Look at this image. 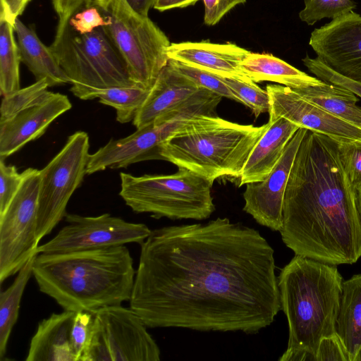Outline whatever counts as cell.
<instances>
[{"label":"cell","instance_id":"cell-1","mask_svg":"<svg viewBox=\"0 0 361 361\" xmlns=\"http://www.w3.org/2000/svg\"><path fill=\"white\" fill-rule=\"evenodd\" d=\"M274 254L258 231L228 218L154 229L130 307L149 328L257 334L281 310Z\"/></svg>","mask_w":361,"mask_h":361},{"label":"cell","instance_id":"cell-2","mask_svg":"<svg viewBox=\"0 0 361 361\" xmlns=\"http://www.w3.org/2000/svg\"><path fill=\"white\" fill-rule=\"evenodd\" d=\"M279 231L295 255L353 264L361 257L355 190L343 168L338 141L307 130L287 181Z\"/></svg>","mask_w":361,"mask_h":361},{"label":"cell","instance_id":"cell-3","mask_svg":"<svg viewBox=\"0 0 361 361\" xmlns=\"http://www.w3.org/2000/svg\"><path fill=\"white\" fill-rule=\"evenodd\" d=\"M136 271L126 245L39 253L32 266L39 290L64 310L94 312L129 301Z\"/></svg>","mask_w":361,"mask_h":361},{"label":"cell","instance_id":"cell-4","mask_svg":"<svg viewBox=\"0 0 361 361\" xmlns=\"http://www.w3.org/2000/svg\"><path fill=\"white\" fill-rule=\"evenodd\" d=\"M342 283L336 265L300 255L281 269L278 285L289 336L279 361H316L320 341L335 334Z\"/></svg>","mask_w":361,"mask_h":361},{"label":"cell","instance_id":"cell-5","mask_svg":"<svg viewBox=\"0 0 361 361\" xmlns=\"http://www.w3.org/2000/svg\"><path fill=\"white\" fill-rule=\"evenodd\" d=\"M269 125H243L214 114L196 115L161 144L160 156L212 183L225 176L238 178Z\"/></svg>","mask_w":361,"mask_h":361},{"label":"cell","instance_id":"cell-6","mask_svg":"<svg viewBox=\"0 0 361 361\" xmlns=\"http://www.w3.org/2000/svg\"><path fill=\"white\" fill-rule=\"evenodd\" d=\"M119 195L135 213L156 219H208L215 210L212 183L183 169L170 175L135 176L121 173Z\"/></svg>","mask_w":361,"mask_h":361},{"label":"cell","instance_id":"cell-7","mask_svg":"<svg viewBox=\"0 0 361 361\" xmlns=\"http://www.w3.org/2000/svg\"><path fill=\"white\" fill-rule=\"evenodd\" d=\"M49 47L80 99L94 89L137 85L104 27L81 34L68 24Z\"/></svg>","mask_w":361,"mask_h":361},{"label":"cell","instance_id":"cell-8","mask_svg":"<svg viewBox=\"0 0 361 361\" xmlns=\"http://www.w3.org/2000/svg\"><path fill=\"white\" fill-rule=\"evenodd\" d=\"M108 24L104 27L126 65L131 80L151 89L169 59L171 43L148 16L133 11L126 0H112L102 8Z\"/></svg>","mask_w":361,"mask_h":361},{"label":"cell","instance_id":"cell-9","mask_svg":"<svg viewBox=\"0 0 361 361\" xmlns=\"http://www.w3.org/2000/svg\"><path fill=\"white\" fill-rule=\"evenodd\" d=\"M85 131L71 135L60 152L40 171L36 238L40 240L65 218L66 207L81 185L90 158Z\"/></svg>","mask_w":361,"mask_h":361},{"label":"cell","instance_id":"cell-10","mask_svg":"<svg viewBox=\"0 0 361 361\" xmlns=\"http://www.w3.org/2000/svg\"><path fill=\"white\" fill-rule=\"evenodd\" d=\"M92 314V336L82 361L160 360L159 346L130 307L111 305Z\"/></svg>","mask_w":361,"mask_h":361},{"label":"cell","instance_id":"cell-11","mask_svg":"<svg viewBox=\"0 0 361 361\" xmlns=\"http://www.w3.org/2000/svg\"><path fill=\"white\" fill-rule=\"evenodd\" d=\"M4 213L0 215V282L17 274L37 255L36 238L40 171L29 168Z\"/></svg>","mask_w":361,"mask_h":361},{"label":"cell","instance_id":"cell-12","mask_svg":"<svg viewBox=\"0 0 361 361\" xmlns=\"http://www.w3.org/2000/svg\"><path fill=\"white\" fill-rule=\"evenodd\" d=\"M65 220L66 225L52 239L39 245L38 254L66 253L133 243L141 245L152 231L144 224L129 222L107 213L95 216L67 214Z\"/></svg>","mask_w":361,"mask_h":361},{"label":"cell","instance_id":"cell-13","mask_svg":"<svg viewBox=\"0 0 361 361\" xmlns=\"http://www.w3.org/2000/svg\"><path fill=\"white\" fill-rule=\"evenodd\" d=\"M188 119L186 114L176 109L157 121L137 128L131 135L114 140L90 155L87 174L107 169L126 168L148 160L160 159V146Z\"/></svg>","mask_w":361,"mask_h":361},{"label":"cell","instance_id":"cell-14","mask_svg":"<svg viewBox=\"0 0 361 361\" xmlns=\"http://www.w3.org/2000/svg\"><path fill=\"white\" fill-rule=\"evenodd\" d=\"M310 45L336 73L361 82V16L350 11L315 29Z\"/></svg>","mask_w":361,"mask_h":361},{"label":"cell","instance_id":"cell-15","mask_svg":"<svg viewBox=\"0 0 361 361\" xmlns=\"http://www.w3.org/2000/svg\"><path fill=\"white\" fill-rule=\"evenodd\" d=\"M307 129L300 128L286 145L269 174L262 181L246 184L243 210L260 225L279 231L283 224V203L288 176Z\"/></svg>","mask_w":361,"mask_h":361},{"label":"cell","instance_id":"cell-16","mask_svg":"<svg viewBox=\"0 0 361 361\" xmlns=\"http://www.w3.org/2000/svg\"><path fill=\"white\" fill-rule=\"evenodd\" d=\"M266 90L270 102L269 122L282 117L337 141H361V128L303 99L291 88L269 84Z\"/></svg>","mask_w":361,"mask_h":361},{"label":"cell","instance_id":"cell-17","mask_svg":"<svg viewBox=\"0 0 361 361\" xmlns=\"http://www.w3.org/2000/svg\"><path fill=\"white\" fill-rule=\"evenodd\" d=\"M71 107L66 94L49 91L38 102L0 123V159L41 137L55 119Z\"/></svg>","mask_w":361,"mask_h":361},{"label":"cell","instance_id":"cell-18","mask_svg":"<svg viewBox=\"0 0 361 361\" xmlns=\"http://www.w3.org/2000/svg\"><path fill=\"white\" fill-rule=\"evenodd\" d=\"M250 51L235 44H216L209 41L172 43L168 48L169 59L196 67L215 75L251 80L240 64Z\"/></svg>","mask_w":361,"mask_h":361},{"label":"cell","instance_id":"cell-19","mask_svg":"<svg viewBox=\"0 0 361 361\" xmlns=\"http://www.w3.org/2000/svg\"><path fill=\"white\" fill-rule=\"evenodd\" d=\"M200 88L176 71L168 61L137 112L133 124L136 128L148 126L180 106Z\"/></svg>","mask_w":361,"mask_h":361},{"label":"cell","instance_id":"cell-20","mask_svg":"<svg viewBox=\"0 0 361 361\" xmlns=\"http://www.w3.org/2000/svg\"><path fill=\"white\" fill-rule=\"evenodd\" d=\"M269 123V127L250 154L238 177L239 186L263 180L281 158L284 149L300 127L285 118Z\"/></svg>","mask_w":361,"mask_h":361},{"label":"cell","instance_id":"cell-21","mask_svg":"<svg viewBox=\"0 0 361 361\" xmlns=\"http://www.w3.org/2000/svg\"><path fill=\"white\" fill-rule=\"evenodd\" d=\"M74 312L53 313L39 322L26 361H76L71 341Z\"/></svg>","mask_w":361,"mask_h":361},{"label":"cell","instance_id":"cell-22","mask_svg":"<svg viewBox=\"0 0 361 361\" xmlns=\"http://www.w3.org/2000/svg\"><path fill=\"white\" fill-rule=\"evenodd\" d=\"M20 60L33 74L36 81L45 80L49 87L71 83L50 47L38 37L35 30L18 18L14 23Z\"/></svg>","mask_w":361,"mask_h":361},{"label":"cell","instance_id":"cell-23","mask_svg":"<svg viewBox=\"0 0 361 361\" xmlns=\"http://www.w3.org/2000/svg\"><path fill=\"white\" fill-rule=\"evenodd\" d=\"M240 67L242 72L255 82L271 81L291 89L324 82L268 54L250 52L241 61Z\"/></svg>","mask_w":361,"mask_h":361},{"label":"cell","instance_id":"cell-24","mask_svg":"<svg viewBox=\"0 0 361 361\" xmlns=\"http://www.w3.org/2000/svg\"><path fill=\"white\" fill-rule=\"evenodd\" d=\"M335 334L353 361L361 346V274L343 281Z\"/></svg>","mask_w":361,"mask_h":361},{"label":"cell","instance_id":"cell-25","mask_svg":"<svg viewBox=\"0 0 361 361\" xmlns=\"http://www.w3.org/2000/svg\"><path fill=\"white\" fill-rule=\"evenodd\" d=\"M292 90L331 114L361 128V106L357 105L359 99L350 90L326 82Z\"/></svg>","mask_w":361,"mask_h":361},{"label":"cell","instance_id":"cell-26","mask_svg":"<svg viewBox=\"0 0 361 361\" xmlns=\"http://www.w3.org/2000/svg\"><path fill=\"white\" fill-rule=\"evenodd\" d=\"M32 256L17 273L12 284L0 293V358L4 359L12 329L18 317L21 299L26 285L32 276L35 257Z\"/></svg>","mask_w":361,"mask_h":361},{"label":"cell","instance_id":"cell-27","mask_svg":"<svg viewBox=\"0 0 361 361\" xmlns=\"http://www.w3.org/2000/svg\"><path fill=\"white\" fill-rule=\"evenodd\" d=\"M149 90L138 85L97 88L90 91L87 99L98 98L100 103L116 109L118 122L126 123L133 121Z\"/></svg>","mask_w":361,"mask_h":361},{"label":"cell","instance_id":"cell-28","mask_svg":"<svg viewBox=\"0 0 361 361\" xmlns=\"http://www.w3.org/2000/svg\"><path fill=\"white\" fill-rule=\"evenodd\" d=\"M14 33V25L0 15V91L4 96L20 88L21 60Z\"/></svg>","mask_w":361,"mask_h":361},{"label":"cell","instance_id":"cell-29","mask_svg":"<svg viewBox=\"0 0 361 361\" xmlns=\"http://www.w3.org/2000/svg\"><path fill=\"white\" fill-rule=\"evenodd\" d=\"M45 80L4 95L0 108V123L6 121L21 111L40 101L49 92Z\"/></svg>","mask_w":361,"mask_h":361},{"label":"cell","instance_id":"cell-30","mask_svg":"<svg viewBox=\"0 0 361 361\" xmlns=\"http://www.w3.org/2000/svg\"><path fill=\"white\" fill-rule=\"evenodd\" d=\"M222 80L238 97L239 102L248 106L255 117L261 114L269 112L270 109L269 97L267 90L260 88L256 82L245 81L233 78L221 77Z\"/></svg>","mask_w":361,"mask_h":361},{"label":"cell","instance_id":"cell-31","mask_svg":"<svg viewBox=\"0 0 361 361\" xmlns=\"http://www.w3.org/2000/svg\"><path fill=\"white\" fill-rule=\"evenodd\" d=\"M356 8L352 0H305L300 12V20L309 25L323 18H335Z\"/></svg>","mask_w":361,"mask_h":361},{"label":"cell","instance_id":"cell-32","mask_svg":"<svg viewBox=\"0 0 361 361\" xmlns=\"http://www.w3.org/2000/svg\"><path fill=\"white\" fill-rule=\"evenodd\" d=\"M169 62L176 71L192 80L200 88L206 89L222 97L239 102L238 97L222 80L221 76L177 61L169 59Z\"/></svg>","mask_w":361,"mask_h":361},{"label":"cell","instance_id":"cell-33","mask_svg":"<svg viewBox=\"0 0 361 361\" xmlns=\"http://www.w3.org/2000/svg\"><path fill=\"white\" fill-rule=\"evenodd\" d=\"M94 317L90 312H77L73 317L71 341L76 361H82L92 336Z\"/></svg>","mask_w":361,"mask_h":361},{"label":"cell","instance_id":"cell-34","mask_svg":"<svg viewBox=\"0 0 361 361\" xmlns=\"http://www.w3.org/2000/svg\"><path fill=\"white\" fill-rule=\"evenodd\" d=\"M339 157L354 189L361 188V141H338Z\"/></svg>","mask_w":361,"mask_h":361},{"label":"cell","instance_id":"cell-35","mask_svg":"<svg viewBox=\"0 0 361 361\" xmlns=\"http://www.w3.org/2000/svg\"><path fill=\"white\" fill-rule=\"evenodd\" d=\"M68 24L74 31L82 34L105 27L108 20L102 8L92 0H87L71 16Z\"/></svg>","mask_w":361,"mask_h":361},{"label":"cell","instance_id":"cell-36","mask_svg":"<svg viewBox=\"0 0 361 361\" xmlns=\"http://www.w3.org/2000/svg\"><path fill=\"white\" fill-rule=\"evenodd\" d=\"M304 65L317 78L324 82L342 86L361 98V82L346 78L325 65L317 57L312 59L306 56L302 59Z\"/></svg>","mask_w":361,"mask_h":361},{"label":"cell","instance_id":"cell-37","mask_svg":"<svg viewBox=\"0 0 361 361\" xmlns=\"http://www.w3.org/2000/svg\"><path fill=\"white\" fill-rule=\"evenodd\" d=\"M23 179L13 165L0 159V215L3 214L18 191Z\"/></svg>","mask_w":361,"mask_h":361},{"label":"cell","instance_id":"cell-38","mask_svg":"<svg viewBox=\"0 0 361 361\" xmlns=\"http://www.w3.org/2000/svg\"><path fill=\"white\" fill-rule=\"evenodd\" d=\"M350 361L349 355L338 336L334 334L324 337L316 353V361Z\"/></svg>","mask_w":361,"mask_h":361},{"label":"cell","instance_id":"cell-39","mask_svg":"<svg viewBox=\"0 0 361 361\" xmlns=\"http://www.w3.org/2000/svg\"><path fill=\"white\" fill-rule=\"evenodd\" d=\"M204 5V22L214 25L233 8L244 4L246 0H202Z\"/></svg>","mask_w":361,"mask_h":361},{"label":"cell","instance_id":"cell-40","mask_svg":"<svg viewBox=\"0 0 361 361\" xmlns=\"http://www.w3.org/2000/svg\"><path fill=\"white\" fill-rule=\"evenodd\" d=\"M87 0H52L54 9L59 16L56 33L61 32L68 25L71 16Z\"/></svg>","mask_w":361,"mask_h":361},{"label":"cell","instance_id":"cell-41","mask_svg":"<svg viewBox=\"0 0 361 361\" xmlns=\"http://www.w3.org/2000/svg\"><path fill=\"white\" fill-rule=\"evenodd\" d=\"M32 0H1L0 15L6 17L13 25Z\"/></svg>","mask_w":361,"mask_h":361},{"label":"cell","instance_id":"cell-42","mask_svg":"<svg viewBox=\"0 0 361 361\" xmlns=\"http://www.w3.org/2000/svg\"><path fill=\"white\" fill-rule=\"evenodd\" d=\"M200 0H155L153 8L162 12L175 8H185Z\"/></svg>","mask_w":361,"mask_h":361},{"label":"cell","instance_id":"cell-43","mask_svg":"<svg viewBox=\"0 0 361 361\" xmlns=\"http://www.w3.org/2000/svg\"><path fill=\"white\" fill-rule=\"evenodd\" d=\"M130 8L143 16H148L150 8H153L155 0H126Z\"/></svg>","mask_w":361,"mask_h":361},{"label":"cell","instance_id":"cell-44","mask_svg":"<svg viewBox=\"0 0 361 361\" xmlns=\"http://www.w3.org/2000/svg\"><path fill=\"white\" fill-rule=\"evenodd\" d=\"M355 190L357 207L358 212H359L360 220H361V188L359 189H355Z\"/></svg>","mask_w":361,"mask_h":361},{"label":"cell","instance_id":"cell-45","mask_svg":"<svg viewBox=\"0 0 361 361\" xmlns=\"http://www.w3.org/2000/svg\"><path fill=\"white\" fill-rule=\"evenodd\" d=\"M96 5L103 9H106L112 0H92Z\"/></svg>","mask_w":361,"mask_h":361},{"label":"cell","instance_id":"cell-46","mask_svg":"<svg viewBox=\"0 0 361 361\" xmlns=\"http://www.w3.org/2000/svg\"><path fill=\"white\" fill-rule=\"evenodd\" d=\"M353 361H361V346L355 354Z\"/></svg>","mask_w":361,"mask_h":361}]
</instances>
